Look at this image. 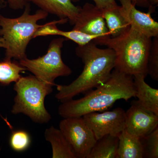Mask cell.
I'll use <instances>...</instances> for the list:
<instances>
[{"mask_svg":"<svg viewBox=\"0 0 158 158\" xmlns=\"http://www.w3.org/2000/svg\"><path fill=\"white\" fill-rule=\"evenodd\" d=\"M87 92L78 99L70 100L59 106L58 113L62 118L82 117L94 112L108 110L117 101H127L136 98V89L132 76L114 69L105 83Z\"/></svg>","mask_w":158,"mask_h":158,"instance_id":"1","label":"cell"},{"mask_svg":"<svg viewBox=\"0 0 158 158\" xmlns=\"http://www.w3.org/2000/svg\"><path fill=\"white\" fill-rule=\"evenodd\" d=\"M76 53L84 63L83 71L67 85H58L55 98L61 103L72 99L105 83L115 68V55L110 48L98 47L93 41L76 48Z\"/></svg>","mask_w":158,"mask_h":158,"instance_id":"2","label":"cell"},{"mask_svg":"<svg viewBox=\"0 0 158 158\" xmlns=\"http://www.w3.org/2000/svg\"><path fill=\"white\" fill-rule=\"evenodd\" d=\"M152 40V38L131 27L118 37H98L92 41L97 45L106 46L114 51V69L133 77H146Z\"/></svg>","mask_w":158,"mask_h":158,"instance_id":"3","label":"cell"},{"mask_svg":"<svg viewBox=\"0 0 158 158\" xmlns=\"http://www.w3.org/2000/svg\"><path fill=\"white\" fill-rule=\"evenodd\" d=\"M22 14L15 18H9L0 15V37L5 42L6 52L4 60H19L27 57L26 51L29 42L36 31L43 26L37 22L48 16L46 11L40 9L31 14V4L27 3Z\"/></svg>","mask_w":158,"mask_h":158,"instance_id":"4","label":"cell"},{"mask_svg":"<svg viewBox=\"0 0 158 158\" xmlns=\"http://www.w3.org/2000/svg\"><path fill=\"white\" fill-rule=\"evenodd\" d=\"M53 86L34 76L22 77L14 85L16 94L11 113L14 115L22 113L39 124L48 123L52 116L46 109L44 101L52 92Z\"/></svg>","mask_w":158,"mask_h":158,"instance_id":"5","label":"cell"},{"mask_svg":"<svg viewBox=\"0 0 158 158\" xmlns=\"http://www.w3.org/2000/svg\"><path fill=\"white\" fill-rule=\"evenodd\" d=\"M66 40L65 37L53 40L45 55L36 59H22L19 62L20 65L40 81L54 86L57 78L68 77L72 73L70 67L62 59V48Z\"/></svg>","mask_w":158,"mask_h":158,"instance_id":"6","label":"cell"},{"mask_svg":"<svg viewBox=\"0 0 158 158\" xmlns=\"http://www.w3.org/2000/svg\"><path fill=\"white\" fill-rule=\"evenodd\" d=\"M59 127L76 158H87L97 140L83 116L63 118Z\"/></svg>","mask_w":158,"mask_h":158,"instance_id":"7","label":"cell"},{"mask_svg":"<svg viewBox=\"0 0 158 158\" xmlns=\"http://www.w3.org/2000/svg\"><path fill=\"white\" fill-rule=\"evenodd\" d=\"M83 117L97 140L106 135L118 136L125 129L126 112L121 108L88 113Z\"/></svg>","mask_w":158,"mask_h":158,"instance_id":"8","label":"cell"},{"mask_svg":"<svg viewBox=\"0 0 158 158\" xmlns=\"http://www.w3.org/2000/svg\"><path fill=\"white\" fill-rule=\"evenodd\" d=\"M158 127V116L141 107L135 101L126 112L125 131L141 138Z\"/></svg>","mask_w":158,"mask_h":158,"instance_id":"9","label":"cell"},{"mask_svg":"<svg viewBox=\"0 0 158 158\" xmlns=\"http://www.w3.org/2000/svg\"><path fill=\"white\" fill-rule=\"evenodd\" d=\"M73 30L99 37H110L102 9L89 3L81 7Z\"/></svg>","mask_w":158,"mask_h":158,"instance_id":"10","label":"cell"},{"mask_svg":"<svg viewBox=\"0 0 158 158\" xmlns=\"http://www.w3.org/2000/svg\"><path fill=\"white\" fill-rule=\"evenodd\" d=\"M120 11L134 30L150 38L158 37V23L152 17V12L138 10L131 0H118Z\"/></svg>","mask_w":158,"mask_h":158,"instance_id":"11","label":"cell"},{"mask_svg":"<svg viewBox=\"0 0 158 158\" xmlns=\"http://www.w3.org/2000/svg\"><path fill=\"white\" fill-rule=\"evenodd\" d=\"M33 3L41 10L48 14L53 15L59 19H67L74 25L77 18L81 7L76 6L71 0H27Z\"/></svg>","mask_w":158,"mask_h":158,"instance_id":"12","label":"cell"},{"mask_svg":"<svg viewBox=\"0 0 158 158\" xmlns=\"http://www.w3.org/2000/svg\"><path fill=\"white\" fill-rule=\"evenodd\" d=\"M136 89V103L141 107L158 116V89L152 88L145 81L146 77H133Z\"/></svg>","mask_w":158,"mask_h":158,"instance_id":"13","label":"cell"},{"mask_svg":"<svg viewBox=\"0 0 158 158\" xmlns=\"http://www.w3.org/2000/svg\"><path fill=\"white\" fill-rule=\"evenodd\" d=\"M44 137L52 146V157L76 158L70 144L59 129L52 126L45 130Z\"/></svg>","mask_w":158,"mask_h":158,"instance_id":"14","label":"cell"},{"mask_svg":"<svg viewBox=\"0 0 158 158\" xmlns=\"http://www.w3.org/2000/svg\"><path fill=\"white\" fill-rule=\"evenodd\" d=\"M118 146L116 158H143L144 152L141 138L125 130L118 136Z\"/></svg>","mask_w":158,"mask_h":158,"instance_id":"15","label":"cell"},{"mask_svg":"<svg viewBox=\"0 0 158 158\" xmlns=\"http://www.w3.org/2000/svg\"><path fill=\"white\" fill-rule=\"evenodd\" d=\"M119 8L120 6H118L115 8L102 9L103 17L111 37H118L131 27L122 15Z\"/></svg>","mask_w":158,"mask_h":158,"instance_id":"16","label":"cell"},{"mask_svg":"<svg viewBox=\"0 0 158 158\" xmlns=\"http://www.w3.org/2000/svg\"><path fill=\"white\" fill-rule=\"evenodd\" d=\"M118 141V136H104L97 140L87 158H116Z\"/></svg>","mask_w":158,"mask_h":158,"instance_id":"17","label":"cell"},{"mask_svg":"<svg viewBox=\"0 0 158 158\" xmlns=\"http://www.w3.org/2000/svg\"><path fill=\"white\" fill-rule=\"evenodd\" d=\"M27 70L20 65L19 62L10 60L0 62V83L3 85L16 82L21 77L20 73Z\"/></svg>","mask_w":158,"mask_h":158,"instance_id":"18","label":"cell"},{"mask_svg":"<svg viewBox=\"0 0 158 158\" xmlns=\"http://www.w3.org/2000/svg\"><path fill=\"white\" fill-rule=\"evenodd\" d=\"M141 138L144 158H158V127Z\"/></svg>","mask_w":158,"mask_h":158,"instance_id":"19","label":"cell"},{"mask_svg":"<svg viewBox=\"0 0 158 158\" xmlns=\"http://www.w3.org/2000/svg\"><path fill=\"white\" fill-rule=\"evenodd\" d=\"M9 142L12 149L17 152H21L30 147L31 138L28 133L26 131L18 130L12 133Z\"/></svg>","mask_w":158,"mask_h":158,"instance_id":"20","label":"cell"},{"mask_svg":"<svg viewBox=\"0 0 158 158\" xmlns=\"http://www.w3.org/2000/svg\"><path fill=\"white\" fill-rule=\"evenodd\" d=\"M152 40L148 62V74L155 81H158V37Z\"/></svg>","mask_w":158,"mask_h":158,"instance_id":"21","label":"cell"},{"mask_svg":"<svg viewBox=\"0 0 158 158\" xmlns=\"http://www.w3.org/2000/svg\"><path fill=\"white\" fill-rule=\"evenodd\" d=\"M81 0H71L73 2H77ZM98 9H103L115 8L118 6L115 0H92Z\"/></svg>","mask_w":158,"mask_h":158,"instance_id":"22","label":"cell"},{"mask_svg":"<svg viewBox=\"0 0 158 158\" xmlns=\"http://www.w3.org/2000/svg\"><path fill=\"white\" fill-rule=\"evenodd\" d=\"M8 4L10 9L14 10H21L24 9L27 3V0H2Z\"/></svg>","mask_w":158,"mask_h":158,"instance_id":"23","label":"cell"},{"mask_svg":"<svg viewBox=\"0 0 158 158\" xmlns=\"http://www.w3.org/2000/svg\"><path fill=\"white\" fill-rule=\"evenodd\" d=\"M135 6L143 8H148L149 7L148 0H131Z\"/></svg>","mask_w":158,"mask_h":158,"instance_id":"24","label":"cell"},{"mask_svg":"<svg viewBox=\"0 0 158 158\" xmlns=\"http://www.w3.org/2000/svg\"><path fill=\"white\" fill-rule=\"evenodd\" d=\"M149 3V7L148 8V11L153 13L155 10L156 6L158 5V0H148Z\"/></svg>","mask_w":158,"mask_h":158,"instance_id":"25","label":"cell"},{"mask_svg":"<svg viewBox=\"0 0 158 158\" xmlns=\"http://www.w3.org/2000/svg\"><path fill=\"white\" fill-rule=\"evenodd\" d=\"M0 48H5V42L2 37H0Z\"/></svg>","mask_w":158,"mask_h":158,"instance_id":"26","label":"cell"}]
</instances>
